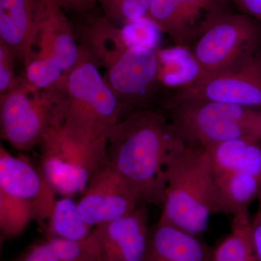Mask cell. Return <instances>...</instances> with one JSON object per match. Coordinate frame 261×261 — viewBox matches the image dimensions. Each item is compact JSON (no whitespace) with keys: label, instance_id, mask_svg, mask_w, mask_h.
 Wrapping results in <instances>:
<instances>
[{"label":"cell","instance_id":"30bf717a","mask_svg":"<svg viewBox=\"0 0 261 261\" xmlns=\"http://www.w3.org/2000/svg\"><path fill=\"white\" fill-rule=\"evenodd\" d=\"M190 100L261 108V49L237 69L207 74L191 87L173 92L163 105L167 109Z\"/></svg>","mask_w":261,"mask_h":261},{"label":"cell","instance_id":"ffe728a7","mask_svg":"<svg viewBox=\"0 0 261 261\" xmlns=\"http://www.w3.org/2000/svg\"><path fill=\"white\" fill-rule=\"evenodd\" d=\"M87 224L79 209L78 202L73 197L57 199L50 216L44 226L45 237L68 240H81L88 238L94 230Z\"/></svg>","mask_w":261,"mask_h":261},{"label":"cell","instance_id":"ba28073f","mask_svg":"<svg viewBox=\"0 0 261 261\" xmlns=\"http://www.w3.org/2000/svg\"><path fill=\"white\" fill-rule=\"evenodd\" d=\"M166 110L173 128L186 142L207 147L242 139L261 140V108L190 100Z\"/></svg>","mask_w":261,"mask_h":261},{"label":"cell","instance_id":"e0dca14e","mask_svg":"<svg viewBox=\"0 0 261 261\" xmlns=\"http://www.w3.org/2000/svg\"><path fill=\"white\" fill-rule=\"evenodd\" d=\"M213 215L234 216L249 212L261 196V178L248 175L215 174Z\"/></svg>","mask_w":261,"mask_h":261},{"label":"cell","instance_id":"7c38bea8","mask_svg":"<svg viewBox=\"0 0 261 261\" xmlns=\"http://www.w3.org/2000/svg\"><path fill=\"white\" fill-rule=\"evenodd\" d=\"M142 204L140 194L108 164L89 181L78 202L84 221L94 228L124 217Z\"/></svg>","mask_w":261,"mask_h":261},{"label":"cell","instance_id":"4316f807","mask_svg":"<svg viewBox=\"0 0 261 261\" xmlns=\"http://www.w3.org/2000/svg\"><path fill=\"white\" fill-rule=\"evenodd\" d=\"M231 5L243 13L261 23V0H230Z\"/></svg>","mask_w":261,"mask_h":261},{"label":"cell","instance_id":"5bb4252c","mask_svg":"<svg viewBox=\"0 0 261 261\" xmlns=\"http://www.w3.org/2000/svg\"><path fill=\"white\" fill-rule=\"evenodd\" d=\"M148 205L95 227L102 261H143L149 231Z\"/></svg>","mask_w":261,"mask_h":261},{"label":"cell","instance_id":"d6986e66","mask_svg":"<svg viewBox=\"0 0 261 261\" xmlns=\"http://www.w3.org/2000/svg\"><path fill=\"white\" fill-rule=\"evenodd\" d=\"M38 0H0V40L23 61L37 18Z\"/></svg>","mask_w":261,"mask_h":261},{"label":"cell","instance_id":"ac0fdd59","mask_svg":"<svg viewBox=\"0 0 261 261\" xmlns=\"http://www.w3.org/2000/svg\"><path fill=\"white\" fill-rule=\"evenodd\" d=\"M157 56L159 86L173 92L191 87L207 74L190 47L159 48Z\"/></svg>","mask_w":261,"mask_h":261},{"label":"cell","instance_id":"8992f818","mask_svg":"<svg viewBox=\"0 0 261 261\" xmlns=\"http://www.w3.org/2000/svg\"><path fill=\"white\" fill-rule=\"evenodd\" d=\"M63 87L33 88L19 77L14 87L0 97L1 137L20 152L40 145L44 137L65 121Z\"/></svg>","mask_w":261,"mask_h":261},{"label":"cell","instance_id":"cb8c5ba5","mask_svg":"<svg viewBox=\"0 0 261 261\" xmlns=\"http://www.w3.org/2000/svg\"><path fill=\"white\" fill-rule=\"evenodd\" d=\"M151 0H97L103 15L118 25L147 16Z\"/></svg>","mask_w":261,"mask_h":261},{"label":"cell","instance_id":"9a60e30c","mask_svg":"<svg viewBox=\"0 0 261 261\" xmlns=\"http://www.w3.org/2000/svg\"><path fill=\"white\" fill-rule=\"evenodd\" d=\"M212 252L198 236L159 219L149 227L143 261H211Z\"/></svg>","mask_w":261,"mask_h":261},{"label":"cell","instance_id":"9c48e42d","mask_svg":"<svg viewBox=\"0 0 261 261\" xmlns=\"http://www.w3.org/2000/svg\"><path fill=\"white\" fill-rule=\"evenodd\" d=\"M190 48L207 74L231 71L261 49V23L231 12L213 24Z\"/></svg>","mask_w":261,"mask_h":261},{"label":"cell","instance_id":"44dd1931","mask_svg":"<svg viewBox=\"0 0 261 261\" xmlns=\"http://www.w3.org/2000/svg\"><path fill=\"white\" fill-rule=\"evenodd\" d=\"M250 212L233 216L231 232L213 250L211 261H257L250 238Z\"/></svg>","mask_w":261,"mask_h":261},{"label":"cell","instance_id":"83f0119b","mask_svg":"<svg viewBox=\"0 0 261 261\" xmlns=\"http://www.w3.org/2000/svg\"><path fill=\"white\" fill-rule=\"evenodd\" d=\"M250 238L255 256L257 261H261V208L259 206L251 220Z\"/></svg>","mask_w":261,"mask_h":261},{"label":"cell","instance_id":"6da1fadb","mask_svg":"<svg viewBox=\"0 0 261 261\" xmlns=\"http://www.w3.org/2000/svg\"><path fill=\"white\" fill-rule=\"evenodd\" d=\"M186 144L164 113L144 108L123 118L110 135L108 165L144 204L162 206L168 166Z\"/></svg>","mask_w":261,"mask_h":261},{"label":"cell","instance_id":"4fadbf2b","mask_svg":"<svg viewBox=\"0 0 261 261\" xmlns=\"http://www.w3.org/2000/svg\"><path fill=\"white\" fill-rule=\"evenodd\" d=\"M0 192L34 204L45 226L56 203L57 192L43 174L24 154L13 155L0 146Z\"/></svg>","mask_w":261,"mask_h":261},{"label":"cell","instance_id":"3957f363","mask_svg":"<svg viewBox=\"0 0 261 261\" xmlns=\"http://www.w3.org/2000/svg\"><path fill=\"white\" fill-rule=\"evenodd\" d=\"M73 25L57 0H38L37 18L23 57V77L34 89L61 87L80 59Z\"/></svg>","mask_w":261,"mask_h":261},{"label":"cell","instance_id":"277c9868","mask_svg":"<svg viewBox=\"0 0 261 261\" xmlns=\"http://www.w3.org/2000/svg\"><path fill=\"white\" fill-rule=\"evenodd\" d=\"M80 46V59L63 85V125L89 140L108 143L110 135L123 118V108L100 73L99 64Z\"/></svg>","mask_w":261,"mask_h":261},{"label":"cell","instance_id":"5b68a950","mask_svg":"<svg viewBox=\"0 0 261 261\" xmlns=\"http://www.w3.org/2000/svg\"><path fill=\"white\" fill-rule=\"evenodd\" d=\"M157 50L130 45L121 29H116L92 51L94 59L106 68L105 80L121 102L123 118L148 108L159 89Z\"/></svg>","mask_w":261,"mask_h":261},{"label":"cell","instance_id":"f1b7e54d","mask_svg":"<svg viewBox=\"0 0 261 261\" xmlns=\"http://www.w3.org/2000/svg\"><path fill=\"white\" fill-rule=\"evenodd\" d=\"M65 10L84 14L97 4V0H57Z\"/></svg>","mask_w":261,"mask_h":261},{"label":"cell","instance_id":"603a6c76","mask_svg":"<svg viewBox=\"0 0 261 261\" xmlns=\"http://www.w3.org/2000/svg\"><path fill=\"white\" fill-rule=\"evenodd\" d=\"M45 239L63 261H102L95 228L84 240H68L53 237Z\"/></svg>","mask_w":261,"mask_h":261},{"label":"cell","instance_id":"2e32d148","mask_svg":"<svg viewBox=\"0 0 261 261\" xmlns=\"http://www.w3.org/2000/svg\"><path fill=\"white\" fill-rule=\"evenodd\" d=\"M205 147L215 174L237 173L261 178V140L242 139Z\"/></svg>","mask_w":261,"mask_h":261},{"label":"cell","instance_id":"8fae6325","mask_svg":"<svg viewBox=\"0 0 261 261\" xmlns=\"http://www.w3.org/2000/svg\"><path fill=\"white\" fill-rule=\"evenodd\" d=\"M230 0H151L147 17L175 45L190 47L224 15Z\"/></svg>","mask_w":261,"mask_h":261},{"label":"cell","instance_id":"7a4b0ae2","mask_svg":"<svg viewBox=\"0 0 261 261\" xmlns=\"http://www.w3.org/2000/svg\"><path fill=\"white\" fill-rule=\"evenodd\" d=\"M215 175L204 146L187 142L167 170L160 220L199 236L213 215Z\"/></svg>","mask_w":261,"mask_h":261},{"label":"cell","instance_id":"484cf974","mask_svg":"<svg viewBox=\"0 0 261 261\" xmlns=\"http://www.w3.org/2000/svg\"><path fill=\"white\" fill-rule=\"evenodd\" d=\"M11 261H63L47 239L34 243Z\"/></svg>","mask_w":261,"mask_h":261},{"label":"cell","instance_id":"d4e9b609","mask_svg":"<svg viewBox=\"0 0 261 261\" xmlns=\"http://www.w3.org/2000/svg\"><path fill=\"white\" fill-rule=\"evenodd\" d=\"M15 60L13 50L0 40V97L13 88L18 80L15 75Z\"/></svg>","mask_w":261,"mask_h":261},{"label":"cell","instance_id":"7402d4cb","mask_svg":"<svg viewBox=\"0 0 261 261\" xmlns=\"http://www.w3.org/2000/svg\"><path fill=\"white\" fill-rule=\"evenodd\" d=\"M33 221L42 226V220L34 204L0 192V238L13 240L20 236Z\"/></svg>","mask_w":261,"mask_h":261},{"label":"cell","instance_id":"52a82bcc","mask_svg":"<svg viewBox=\"0 0 261 261\" xmlns=\"http://www.w3.org/2000/svg\"><path fill=\"white\" fill-rule=\"evenodd\" d=\"M39 147L43 174L63 197L83 194L108 164V143L89 140L63 124L49 130Z\"/></svg>","mask_w":261,"mask_h":261}]
</instances>
